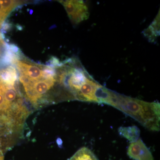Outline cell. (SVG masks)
I'll use <instances>...</instances> for the list:
<instances>
[{
  "mask_svg": "<svg viewBox=\"0 0 160 160\" xmlns=\"http://www.w3.org/2000/svg\"><path fill=\"white\" fill-rule=\"evenodd\" d=\"M99 104L112 106L132 118L151 131L160 130V103L145 102L118 93L102 86L98 95Z\"/></svg>",
  "mask_w": 160,
  "mask_h": 160,
  "instance_id": "6da1fadb",
  "label": "cell"
},
{
  "mask_svg": "<svg viewBox=\"0 0 160 160\" xmlns=\"http://www.w3.org/2000/svg\"><path fill=\"white\" fill-rule=\"evenodd\" d=\"M57 81L58 82V76L34 82H27L22 85L29 101L37 105L39 100L46 94Z\"/></svg>",
  "mask_w": 160,
  "mask_h": 160,
  "instance_id": "7a4b0ae2",
  "label": "cell"
},
{
  "mask_svg": "<svg viewBox=\"0 0 160 160\" xmlns=\"http://www.w3.org/2000/svg\"><path fill=\"white\" fill-rule=\"evenodd\" d=\"M59 2L64 6L69 19L73 24H78L89 18V9L84 1L67 0Z\"/></svg>",
  "mask_w": 160,
  "mask_h": 160,
  "instance_id": "3957f363",
  "label": "cell"
},
{
  "mask_svg": "<svg viewBox=\"0 0 160 160\" xmlns=\"http://www.w3.org/2000/svg\"><path fill=\"white\" fill-rule=\"evenodd\" d=\"M16 63L20 73V81L22 84L49 78L46 77L44 69H41L39 66L21 61H17Z\"/></svg>",
  "mask_w": 160,
  "mask_h": 160,
  "instance_id": "277c9868",
  "label": "cell"
},
{
  "mask_svg": "<svg viewBox=\"0 0 160 160\" xmlns=\"http://www.w3.org/2000/svg\"><path fill=\"white\" fill-rule=\"evenodd\" d=\"M127 154L134 160H154L149 148L140 138L130 143L127 149Z\"/></svg>",
  "mask_w": 160,
  "mask_h": 160,
  "instance_id": "5b68a950",
  "label": "cell"
},
{
  "mask_svg": "<svg viewBox=\"0 0 160 160\" xmlns=\"http://www.w3.org/2000/svg\"><path fill=\"white\" fill-rule=\"evenodd\" d=\"M118 132L120 136L127 139L131 142H135L139 138L140 130L136 126L120 127Z\"/></svg>",
  "mask_w": 160,
  "mask_h": 160,
  "instance_id": "8992f818",
  "label": "cell"
},
{
  "mask_svg": "<svg viewBox=\"0 0 160 160\" xmlns=\"http://www.w3.org/2000/svg\"><path fill=\"white\" fill-rule=\"evenodd\" d=\"M144 35L152 42H154L160 33L159 12L150 26L144 31Z\"/></svg>",
  "mask_w": 160,
  "mask_h": 160,
  "instance_id": "52a82bcc",
  "label": "cell"
},
{
  "mask_svg": "<svg viewBox=\"0 0 160 160\" xmlns=\"http://www.w3.org/2000/svg\"><path fill=\"white\" fill-rule=\"evenodd\" d=\"M69 160H98L93 152L86 147L78 151Z\"/></svg>",
  "mask_w": 160,
  "mask_h": 160,
  "instance_id": "ba28073f",
  "label": "cell"
},
{
  "mask_svg": "<svg viewBox=\"0 0 160 160\" xmlns=\"http://www.w3.org/2000/svg\"><path fill=\"white\" fill-rule=\"evenodd\" d=\"M0 3L2 6L4 11L6 12V13L8 15L9 12L14 9L19 2L15 1H0Z\"/></svg>",
  "mask_w": 160,
  "mask_h": 160,
  "instance_id": "9c48e42d",
  "label": "cell"
},
{
  "mask_svg": "<svg viewBox=\"0 0 160 160\" xmlns=\"http://www.w3.org/2000/svg\"><path fill=\"white\" fill-rule=\"evenodd\" d=\"M7 16L8 14L6 13V12L4 11L2 6L0 3V26Z\"/></svg>",
  "mask_w": 160,
  "mask_h": 160,
  "instance_id": "30bf717a",
  "label": "cell"
},
{
  "mask_svg": "<svg viewBox=\"0 0 160 160\" xmlns=\"http://www.w3.org/2000/svg\"><path fill=\"white\" fill-rule=\"evenodd\" d=\"M2 43H3L2 41V37L0 36V54H1V45H2Z\"/></svg>",
  "mask_w": 160,
  "mask_h": 160,
  "instance_id": "8fae6325",
  "label": "cell"
},
{
  "mask_svg": "<svg viewBox=\"0 0 160 160\" xmlns=\"http://www.w3.org/2000/svg\"><path fill=\"white\" fill-rule=\"evenodd\" d=\"M3 155V154H2V151H1V146H0V155Z\"/></svg>",
  "mask_w": 160,
  "mask_h": 160,
  "instance_id": "7c38bea8",
  "label": "cell"
}]
</instances>
